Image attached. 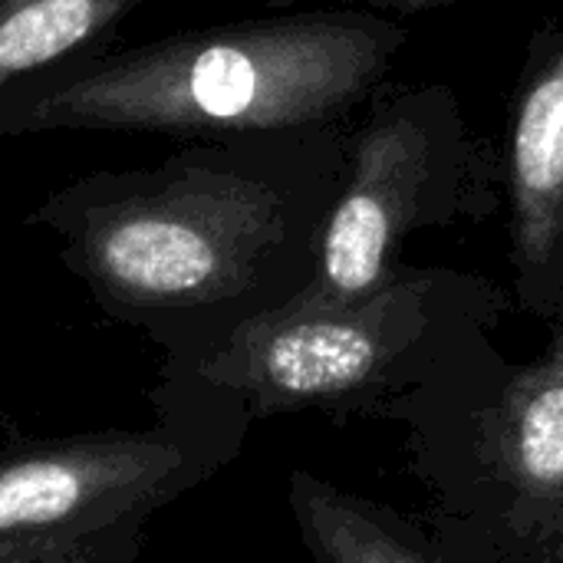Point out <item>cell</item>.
Listing matches in <instances>:
<instances>
[{"instance_id": "277c9868", "label": "cell", "mask_w": 563, "mask_h": 563, "mask_svg": "<svg viewBox=\"0 0 563 563\" xmlns=\"http://www.w3.org/2000/svg\"><path fill=\"white\" fill-rule=\"evenodd\" d=\"M548 327L538 360L488 340L383 412L409 429L435 538L462 563H563V300Z\"/></svg>"}, {"instance_id": "30bf717a", "label": "cell", "mask_w": 563, "mask_h": 563, "mask_svg": "<svg viewBox=\"0 0 563 563\" xmlns=\"http://www.w3.org/2000/svg\"><path fill=\"white\" fill-rule=\"evenodd\" d=\"M142 528L145 521H125L86 541L36 548V551H10L0 554V563H135L142 551Z\"/></svg>"}, {"instance_id": "7a4b0ae2", "label": "cell", "mask_w": 563, "mask_h": 563, "mask_svg": "<svg viewBox=\"0 0 563 563\" xmlns=\"http://www.w3.org/2000/svg\"><path fill=\"white\" fill-rule=\"evenodd\" d=\"M409 26L313 7L178 30L59 63L0 92V139L125 132L178 142L343 125L386 82Z\"/></svg>"}, {"instance_id": "9c48e42d", "label": "cell", "mask_w": 563, "mask_h": 563, "mask_svg": "<svg viewBox=\"0 0 563 563\" xmlns=\"http://www.w3.org/2000/svg\"><path fill=\"white\" fill-rule=\"evenodd\" d=\"M142 3L148 0H0V92L109 49Z\"/></svg>"}, {"instance_id": "8992f818", "label": "cell", "mask_w": 563, "mask_h": 563, "mask_svg": "<svg viewBox=\"0 0 563 563\" xmlns=\"http://www.w3.org/2000/svg\"><path fill=\"white\" fill-rule=\"evenodd\" d=\"M152 399L158 419L148 429L10 439L0 449V554L148 521L218 475L254 422L238 396L172 366Z\"/></svg>"}, {"instance_id": "3957f363", "label": "cell", "mask_w": 563, "mask_h": 563, "mask_svg": "<svg viewBox=\"0 0 563 563\" xmlns=\"http://www.w3.org/2000/svg\"><path fill=\"white\" fill-rule=\"evenodd\" d=\"M511 303L482 274L399 264L360 300L290 297L241 317L198 353H172L168 366L238 396L251 419L307 409L383 419L488 343Z\"/></svg>"}, {"instance_id": "52a82bcc", "label": "cell", "mask_w": 563, "mask_h": 563, "mask_svg": "<svg viewBox=\"0 0 563 563\" xmlns=\"http://www.w3.org/2000/svg\"><path fill=\"white\" fill-rule=\"evenodd\" d=\"M501 162L515 303L551 323L563 300V13L528 36Z\"/></svg>"}, {"instance_id": "6da1fadb", "label": "cell", "mask_w": 563, "mask_h": 563, "mask_svg": "<svg viewBox=\"0 0 563 563\" xmlns=\"http://www.w3.org/2000/svg\"><path fill=\"white\" fill-rule=\"evenodd\" d=\"M346 165V125L201 139L145 168L79 175L23 224L63 241L59 261L115 320L158 336L211 313L238 323L310 280Z\"/></svg>"}, {"instance_id": "8fae6325", "label": "cell", "mask_w": 563, "mask_h": 563, "mask_svg": "<svg viewBox=\"0 0 563 563\" xmlns=\"http://www.w3.org/2000/svg\"><path fill=\"white\" fill-rule=\"evenodd\" d=\"M261 3L274 10H300L307 3H340V7H366V10H419V7L442 3V0H261Z\"/></svg>"}, {"instance_id": "ba28073f", "label": "cell", "mask_w": 563, "mask_h": 563, "mask_svg": "<svg viewBox=\"0 0 563 563\" xmlns=\"http://www.w3.org/2000/svg\"><path fill=\"white\" fill-rule=\"evenodd\" d=\"M287 501L310 563H462L406 515L313 472H290Z\"/></svg>"}, {"instance_id": "5b68a950", "label": "cell", "mask_w": 563, "mask_h": 563, "mask_svg": "<svg viewBox=\"0 0 563 563\" xmlns=\"http://www.w3.org/2000/svg\"><path fill=\"white\" fill-rule=\"evenodd\" d=\"M505 201L501 148L478 135L449 82L379 89L350 132L346 181L323 221L307 303H350L399 267L426 228L492 218Z\"/></svg>"}]
</instances>
